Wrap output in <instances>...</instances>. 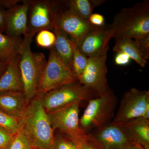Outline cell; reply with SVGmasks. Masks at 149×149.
I'll return each instance as SVG.
<instances>
[{"mask_svg":"<svg viewBox=\"0 0 149 149\" xmlns=\"http://www.w3.org/2000/svg\"><path fill=\"white\" fill-rule=\"evenodd\" d=\"M90 135L98 141L104 149H125L135 143L121 125L112 123L99 128L95 134Z\"/></svg>","mask_w":149,"mask_h":149,"instance_id":"obj_13","label":"cell"},{"mask_svg":"<svg viewBox=\"0 0 149 149\" xmlns=\"http://www.w3.org/2000/svg\"><path fill=\"white\" fill-rule=\"evenodd\" d=\"M88 57L80 52L75 44L72 61V70L78 80L81 77L87 66Z\"/></svg>","mask_w":149,"mask_h":149,"instance_id":"obj_22","label":"cell"},{"mask_svg":"<svg viewBox=\"0 0 149 149\" xmlns=\"http://www.w3.org/2000/svg\"></svg>","mask_w":149,"mask_h":149,"instance_id":"obj_39","label":"cell"},{"mask_svg":"<svg viewBox=\"0 0 149 149\" xmlns=\"http://www.w3.org/2000/svg\"><path fill=\"white\" fill-rule=\"evenodd\" d=\"M19 61L18 54L8 62L0 77V94L8 92H23Z\"/></svg>","mask_w":149,"mask_h":149,"instance_id":"obj_15","label":"cell"},{"mask_svg":"<svg viewBox=\"0 0 149 149\" xmlns=\"http://www.w3.org/2000/svg\"><path fill=\"white\" fill-rule=\"evenodd\" d=\"M116 101V97L111 89L103 95L88 101L80 119L81 128L85 131L92 127L100 128L107 125L113 116Z\"/></svg>","mask_w":149,"mask_h":149,"instance_id":"obj_6","label":"cell"},{"mask_svg":"<svg viewBox=\"0 0 149 149\" xmlns=\"http://www.w3.org/2000/svg\"><path fill=\"white\" fill-rule=\"evenodd\" d=\"M60 2L47 0L30 1L27 34L35 35L43 30L53 31V19Z\"/></svg>","mask_w":149,"mask_h":149,"instance_id":"obj_10","label":"cell"},{"mask_svg":"<svg viewBox=\"0 0 149 149\" xmlns=\"http://www.w3.org/2000/svg\"><path fill=\"white\" fill-rule=\"evenodd\" d=\"M8 62L0 58V77L5 69Z\"/></svg>","mask_w":149,"mask_h":149,"instance_id":"obj_35","label":"cell"},{"mask_svg":"<svg viewBox=\"0 0 149 149\" xmlns=\"http://www.w3.org/2000/svg\"><path fill=\"white\" fill-rule=\"evenodd\" d=\"M76 146H77V149H81V148H80V147L79 145H76Z\"/></svg>","mask_w":149,"mask_h":149,"instance_id":"obj_37","label":"cell"},{"mask_svg":"<svg viewBox=\"0 0 149 149\" xmlns=\"http://www.w3.org/2000/svg\"><path fill=\"white\" fill-rule=\"evenodd\" d=\"M87 140L96 149H104L103 147L98 141L93 138L90 135H88Z\"/></svg>","mask_w":149,"mask_h":149,"instance_id":"obj_32","label":"cell"},{"mask_svg":"<svg viewBox=\"0 0 149 149\" xmlns=\"http://www.w3.org/2000/svg\"><path fill=\"white\" fill-rule=\"evenodd\" d=\"M22 40L0 32V58L8 62L19 54Z\"/></svg>","mask_w":149,"mask_h":149,"instance_id":"obj_20","label":"cell"},{"mask_svg":"<svg viewBox=\"0 0 149 149\" xmlns=\"http://www.w3.org/2000/svg\"><path fill=\"white\" fill-rule=\"evenodd\" d=\"M29 2V0L23 1L21 3L6 10L4 34L13 37L27 34Z\"/></svg>","mask_w":149,"mask_h":149,"instance_id":"obj_14","label":"cell"},{"mask_svg":"<svg viewBox=\"0 0 149 149\" xmlns=\"http://www.w3.org/2000/svg\"><path fill=\"white\" fill-rule=\"evenodd\" d=\"M6 10L0 8V32L3 33Z\"/></svg>","mask_w":149,"mask_h":149,"instance_id":"obj_33","label":"cell"},{"mask_svg":"<svg viewBox=\"0 0 149 149\" xmlns=\"http://www.w3.org/2000/svg\"><path fill=\"white\" fill-rule=\"evenodd\" d=\"M112 38H138L149 34V1H144L125 8L116 14L108 25Z\"/></svg>","mask_w":149,"mask_h":149,"instance_id":"obj_2","label":"cell"},{"mask_svg":"<svg viewBox=\"0 0 149 149\" xmlns=\"http://www.w3.org/2000/svg\"><path fill=\"white\" fill-rule=\"evenodd\" d=\"M7 149H35L32 142L20 129L15 134Z\"/></svg>","mask_w":149,"mask_h":149,"instance_id":"obj_24","label":"cell"},{"mask_svg":"<svg viewBox=\"0 0 149 149\" xmlns=\"http://www.w3.org/2000/svg\"><path fill=\"white\" fill-rule=\"evenodd\" d=\"M28 104L23 92L0 94V111L19 120L24 115Z\"/></svg>","mask_w":149,"mask_h":149,"instance_id":"obj_16","label":"cell"},{"mask_svg":"<svg viewBox=\"0 0 149 149\" xmlns=\"http://www.w3.org/2000/svg\"><path fill=\"white\" fill-rule=\"evenodd\" d=\"M142 149H144V148H142Z\"/></svg>","mask_w":149,"mask_h":149,"instance_id":"obj_38","label":"cell"},{"mask_svg":"<svg viewBox=\"0 0 149 149\" xmlns=\"http://www.w3.org/2000/svg\"><path fill=\"white\" fill-rule=\"evenodd\" d=\"M113 50L118 53H123L127 55L141 67L144 68L146 66L147 61L141 56L133 39L123 38L116 40Z\"/></svg>","mask_w":149,"mask_h":149,"instance_id":"obj_21","label":"cell"},{"mask_svg":"<svg viewBox=\"0 0 149 149\" xmlns=\"http://www.w3.org/2000/svg\"><path fill=\"white\" fill-rule=\"evenodd\" d=\"M93 26L89 21L77 16L67 8L64 1H61L52 22L53 29L61 30L69 35L77 47Z\"/></svg>","mask_w":149,"mask_h":149,"instance_id":"obj_9","label":"cell"},{"mask_svg":"<svg viewBox=\"0 0 149 149\" xmlns=\"http://www.w3.org/2000/svg\"><path fill=\"white\" fill-rule=\"evenodd\" d=\"M142 148H143L140 145L134 143L125 149H142Z\"/></svg>","mask_w":149,"mask_h":149,"instance_id":"obj_36","label":"cell"},{"mask_svg":"<svg viewBox=\"0 0 149 149\" xmlns=\"http://www.w3.org/2000/svg\"><path fill=\"white\" fill-rule=\"evenodd\" d=\"M14 135L0 127V149H7Z\"/></svg>","mask_w":149,"mask_h":149,"instance_id":"obj_28","label":"cell"},{"mask_svg":"<svg viewBox=\"0 0 149 149\" xmlns=\"http://www.w3.org/2000/svg\"><path fill=\"white\" fill-rule=\"evenodd\" d=\"M80 102L48 114L54 130L57 129L62 135L76 144L87 138L85 131L81 128L79 119Z\"/></svg>","mask_w":149,"mask_h":149,"instance_id":"obj_8","label":"cell"},{"mask_svg":"<svg viewBox=\"0 0 149 149\" xmlns=\"http://www.w3.org/2000/svg\"><path fill=\"white\" fill-rule=\"evenodd\" d=\"M0 127L15 135L20 130V120L0 111Z\"/></svg>","mask_w":149,"mask_h":149,"instance_id":"obj_23","label":"cell"},{"mask_svg":"<svg viewBox=\"0 0 149 149\" xmlns=\"http://www.w3.org/2000/svg\"><path fill=\"white\" fill-rule=\"evenodd\" d=\"M20 129L36 149H52L55 136L49 115L37 97L29 102L20 120Z\"/></svg>","mask_w":149,"mask_h":149,"instance_id":"obj_1","label":"cell"},{"mask_svg":"<svg viewBox=\"0 0 149 149\" xmlns=\"http://www.w3.org/2000/svg\"><path fill=\"white\" fill-rule=\"evenodd\" d=\"M131 141L144 149H149V121L140 118L121 124Z\"/></svg>","mask_w":149,"mask_h":149,"instance_id":"obj_17","label":"cell"},{"mask_svg":"<svg viewBox=\"0 0 149 149\" xmlns=\"http://www.w3.org/2000/svg\"><path fill=\"white\" fill-rule=\"evenodd\" d=\"M55 41V35L50 30H42L36 36V43L41 47L51 49L54 47Z\"/></svg>","mask_w":149,"mask_h":149,"instance_id":"obj_25","label":"cell"},{"mask_svg":"<svg viewBox=\"0 0 149 149\" xmlns=\"http://www.w3.org/2000/svg\"><path fill=\"white\" fill-rule=\"evenodd\" d=\"M95 95L94 91L78 82L56 88L40 98L46 111L51 114L77 103L90 100Z\"/></svg>","mask_w":149,"mask_h":149,"instance_id":"obj_4","label":"cell"},{"mask_svg":"<svg viewBox=\"0 0 149 149\" xmlns=\"http://www.w3.org/2000/svg\"><path fill=\"white\" fill-rule=\"evenodd\" d=\"M52 149H77L74 142L63 135L55 136L54 141Z\"/></svg>","mask_w":149,"mask_h":149,"instance_id":"obj_26","label":"cell"},{"mask_svg":"<svg viewBox=\"0 0 149 149\" xmlns=\"http://www.w3.org/2000/svg\"><path fill=\"white\" fill-rule=\"evenodd\" d=\"M112 38L108 25L93 26L80 43L78 48L87 57L100 55L109 49V42Z\"/></svg>","mask_w":149,"mask_h":149,"instance_id":"obj_12","label":"cell"},{"mask_svg":"<svg viewBox=\"0 0 149 149\" xmlns=\"http://www.w3.org/2000/svg\"><path fill=\"white\" fill-rule=\"evenodd\" d=\"M78 82L72 70L59 58L53 47L50 49L49 59L40 78L36 97H41L56 88Z\"/></svg>","mask_w":149,"mask_h":149,"instance_id":"obj_5","label":"cell"},{"mask_svg":"<svg viewBox=\"0 0 149 149\" xmlns=\"http://www.w3.org/2000/svg\"><path fill=\"white\" fill-rule=\"evenodd\" d=\"M89 22L91 25L95 26H102L105 24L104 17L99 13L92 14L89 19Z\"/></svg>","mask_w":149,"mask_h":149,"instance_id":"obj_29","label":"cell"},{"mask_svg":"<svg viewBox=\"0 0 149 149\" xmlns=\"http://www.w3.org/2000/svg\"><path fill=\"white\" fill-rule=\"evenodd\" d=\"M53 32L56 36L55 42L53 47L56 53L61 60L72 70V55L75 43L63 31L54 29Z\"/></svg>","mask_w":149,"mask_h":149,"instance_id":"obj_18","label":"cell"},{"mask_svg":"<svg viewBox=\"0 0 149 149\" xmlns=\"http://www.w3.org/2000/svg\"><path fill=\"white\" fill-rule=\"evenodd\" d=\"M35 36L28 34L24 36L19 52L23 93L28 103L37 95L39 82L47 62L44 54L34 52L31 50Z\"/></svg>","mask_w":149,"mask_h":149,"instance_id":"obj_3","label":"cell"},{"mask_svg":"<svg viewBox=\"0 0 149 149\" xmlns=\"http://www.w3.org/2000/svg\"><path fill=\"white\" fill-rule=\"evenodd\" d=\"M20 0H0V8L3 9L6 8L8 10L22 2Z\"/></svg>","mask_w":149,"mask_h":149,"instance_id":"obj_31","label":"cell"},{"mask_svg":"<svg viewBox=\"0 0 149 149\" xmlns=\"http://www.w3.org/2000/svg\"><path fill=\"white\" fill-rule=\"evenodd\" d=\"M108 50L100 55L88 58L87 66L78 80L80 84L94 91L97 97L103 95L110 90L107 78Z\"/></svg>","mask_w":149,"mask_h":149,"instance_id":"obj_11","label":"cell"},{"mask_svg":"<svg viewBox=\"0 0 149 149\" xmlns=\"http://www.w3.org/2000/svg\"><path fill=\"white\" fill-rule=\"evenodd\" d=\"M76 145H79L81 149H96L88 142L87 140V137L85 140L77 143Z\"/></svg>","mask_w":149,"mask_h":149,"instance_id":"obj_34","label":"cell"},{"mask_svg":"<svg viewBox=\"0 0 149 149\" xmlns=\"http://www.w3.org/2000/svg\"><path fill=\"white\" fill-rule=\"evenodd\" d=\"M130 58L127 55L123 53H118L115 57V62L118 65H125L130 61Z\"/></svg>","mask_w":149,"mask_h":149,"instance_id":"obj_30","label":"cell"},{"mask_svg":"<svg viewBox=\"0 0 149 149\" xmlns=\"http://www.w3.org/2000/svg\"><path fill=\"white\" fill-rule=\"evenodd\" d=\"M104 2L103 0H70L64 1V4L77 16L89 21L94 8L101 5Z\"/></svg>","mask_w":149,"mask_h":149,"instance_id":"obj_19","label":"cell"},{"mask_svg":"<svg viewBox=\"0 0 149 149\" xmlns=\"http://www.w3.org/2000/svg\"><path fill=\"white\" fill-rule=\"evenodd\" d=\"M149 92L135 88L123 96L112 123L121 125L140 118L149 120Z\"/></svg>","mask_w":149,"mask_h":149,"instance_id":"obj_7","label":"cell"},{"mask_svg":"<svg viewBox=\"0 0 149 149\" xmlns=\"http://www.w3.org/2000/svg\"><path fill=\"white\" fill-rule=\"evenodd\" d=\"M134 39V41L141 56L146 60L149 59V34Z\"/></svg>","mask_w":149,"mask_h":149,"instance_id":"obj_27","label":"cell"}]
</instances>
